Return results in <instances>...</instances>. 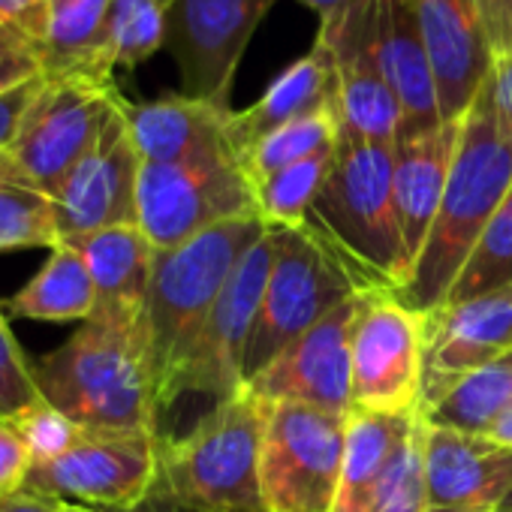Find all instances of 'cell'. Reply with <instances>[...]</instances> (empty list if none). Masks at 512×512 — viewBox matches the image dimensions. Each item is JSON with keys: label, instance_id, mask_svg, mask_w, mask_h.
Wrapping results in <instances>:
<instances>
[{"label": "cell", "instance_id": "1", "mask_svg": "<svg viewBox=\"0 0 512 512\" xmlns=\"http://www.w3.org/2000/svg\"><path fill=\"white\" fill-rule=\"evenodd\" d=\"M40 395L88 431L160 434V401L139 314L94 311L34 365Z\"/></svg>", "mask_w": 512, "mask_h": 512}, {"label": "cell", "instance_id": "2", "mask_svg": "<svg viewBox=\"0 0 512 512\" xmlns=\"http://www.w3.org/2000/svg\"><path fill=\"white\" fill-rule=\"evenodd\" d=\"M509 190L512 148L497 130L491 100L482 85V91L461 118L446 190L425 247L404 287L392 290L401 305L425 317L446 302L473 244L479 241L482 229L488 226Z\"/></svg>", "mask_w": 512, "mask_h": 512}, {"label": "cell", "instance_id": "3", "mask_svg": "<svg viewBox=\"0 0 512 512\" xmlns=\"http://www.w3.org/2000/svg\"><path fill=\"white\" fill-rule=\"evenodd\" d=\"M266 229L269 223L260 214H250L223 220L172 250H157L142 320L160 416L166 413L172 383L214 302L229 284L241 256L266 235Z\"/></svg>", "mask_w": 512, "mask_h": 512}, {"label": "cell", "instance_id": "4", "mask_svg": "<svg viewBox=\"0 0 512 512\" xmlns=\"http://www.w3.org/2000/svg\"><path fill=\"white\" fill-rule=\"evenodd\" d=\"M392 178L395 145L341 136L329 178L308 214L359 290H398L407 281Z\"/></svg>", "mask_w": 512, "mask_h": 512}, {"label": "cell", "instance_id": "5", "mask_svg": "<svg viewBox=\"0 0 512 512\" xmlns=\"http://www.w3.org/2000/svg\"><path fill=\"white\" fill-rule=\"evenodd\" d=\"M260 446L263 401L241 389L184 434H160V482L199 512H266Z\"/></svg>", "mask_w": 512, "mask_h": 512}, {"label": "cell", "instance_id": "6", "mask_svg": "<svg viewBox=\"0 0 512 512\" xmlns=\"http://www.w3.org/2000/svg\"><path fill=\"white\" fill-rule=\"evenodd\" d=\"M275 229V266L269 272L266 293L241 356L244 383L266 371L311 326H317L326 314H332L338 305L359 293L341 256L311 223Z\"/></svg>", "mask_w": 512, "mask_h": 512}, {"label": "cell", "instance_id": "7", "mask_svg": "<svg viewBox=\"0 0 512 512\" xmlns=\"http://www.w3.org/2000/svg\"><path fill=\"white\" fill-rule=\"evenodd\" d=\"M347 416L296 401H263L260 494L266 512H332Z\"/></svg>", "mask_w": 512, "mask_h": 512}, {"label": "cell", "instance_id": "8", "mask_svg": "<svg viewBox=\"0 0 512 512\" xmlns=\"http://www.w3.org/2000/svg\"><path fill=\"white\" fill-rule=\"evenodd\" d=\"M250 214L260 211L238 160L142 163L136 223L157 250H172L223 220Z\"/></svg>", "mask_w": 512, "mask_h": 512}, {"label": "cell", "instance_id": "9", "mask_svg": "<svg viewBox=\"0 0 512 512\" xmlns=\"http://www.w3.org/2000/svg\"><path fill=\"white\" fill-rule=\"evenodd\" d=\"M124 106L115 82L46 79L10 148L16 169L52 199Z\"/></svg>", "mask_w": 512, "mask_h": 512}, {"label": "cell", "instance_id": "10", "mask_svg": "<svg viewBox=\"0 0 512 512\" xmlns=\"http://www.w3.org/2000/svg\"><path fill=\"white\" fill-rule=\"evenodd\" d=\"M278 253V229L269 226L266 235L256 241L235 266L229 284L214 302L205 326L199 329L166 401V410L184 395L208 398L211 407L238 395L244 389L241 380V356L250 338L256 311H260L269 272Z\"/></svg>", "mask_w": 512, "mask_h": 512}, {"label": "cell", "instance_id": "11", "mask_svg": "<svg viewBox=\"0 0 512 512\" xmlns=\"http://www.w3.org/2000/svg\"><path fill=\"white\" fill-rule=\"evenodd\" d=\"M425 317L392 290H359L353 323V410L404 416L419 410Z\"/></svg>", "mask_w": 512, "mask_h": 512}, {"label": "cell", "instance_id": "12", "mask_svg": "<svg viewBox=\"0 0 512 512\" xmlns=\"http://www.w3.org/2000/svg\"><path fill=\"white\" fill-rule=\"evenodd\" d=\"M278 0H166V52L181 94L229 106L238 64Z\"/></svg>", "mask_w": 512, "mask_h": 512}, {"label": "cell", "instance_id": "13", "mask_svg": "<svg viewBox=\"0 0 512 512\" xmlns=\"http://www.w3.org/2000/svg\"><path fill=\"white\" fill-rule=\"evenodd\" d=\"M317 43L332 58V106L341 136L395 145L401 133V106L377 58V0H350L344 10L323 19Z\"/></svg>", "mask_w": 512, "mask_h": 512}, {"label": "cell", "instance_id": "14", "mask_svg": "<svg viewBox=\"0 0 512 512\" xmlns=\"http://www.w3.org/2000/svg\"><path fill=\"white\" fill-rule=\"evenodd\" d=\"M157 479L160 434L88 431L76 449L34 467L25 485L61 500L76 497L85 506L130 509L151 494Z\"/></svg>", "mask_w": 512, "mask_h": 512}, {"label": "cell", "instance_id": "15", "mask_svg": "<svg viewBox=\"0 0 512 512\" xmlns=\"http://www.w3.org/2000/svg\"><path fill=\"white\" fill-rule=\"evenodd\" d=\"M359 293L311 326L266 371L244 383L256 401H296L341 416L353 413V323Z\"/></svg>", "mask_w": 512, "mask_h": 512}, {"label": "cell", "instance_id": "16", "mask_svg": "<svg viewBox=\"0 0 512 512\" xmlns=\"http://www.w3.org/2000/svg\"><path fill=\"white\" fill-rule=\"evenodd\" d=\"M509 350L512 290L425 314L422 392L416 413H428L461 377L500 362Z\"/></svg>", "mask_w": 512, "mask_h": 512}, {"label": "cell", "instance_id": "17", "mask_svg": "<svg viewBox=\"0 0 512 512\" xmlns=\"http://www.w3.org/2000/svg\"><path fill=\"white\" fill-rule=\"evenodd\" d=\"M127 103V100H124ZM142 157L124 121V106L109 121L88 157L70 172L55 193L61 241L136 223V190H139Z\"/></svg>", "mask_w": 512, "mask_h": 512}, {"label": "cell", "instance_id": "18", "mask_svg": "<svg viewBox=\"0 0 512 512\" xmlns=\"http://www.w3.org/2000/svg\"><path fill=\"white\" fill-rule=\"evenodd\" d=\"M512 494V452L425 422L428 512H500Z\"/></svg>", "mask_w": 512, "mask_h": 512}, {"label": "cell", "instance_id": "19", "mask_svg": "<svg viewBox=\"0 0 512 512\" xmlns=\"http://www.w3.org/2000/svg\"><path fill=\"white\" fill-rule=\"evenodd\" d=\"M413 10L437 82L440 121H461L494 67L479 13L473 0H413Z\"/></svg>", "mask_w": 512, "mask_h": 512}, {"label": "cell", "instance_id": "20", "mask_svg": "<svg viewBox=\"0 0 512 512\" xmlns=\"http://www.w3.org/2000/svg\"><path fill=\"white\" fill-rule=\"evenodd\" d=\"M232 109L169 94L148 103H124V121L142 163L238 160L232 145Z\"/></svg>", "mask_w": 512, "mask_h": 512}, {"label": "cell", "instance_id": "21", "mask_svg": "<svg viewBox=\"0 0 512 512\" xmlns=\"http://www.w3.org/2000/svg\"><path fill=\"white\" fill-rule=\"evenodd\" d=\"M461 121L440 124L428 133L404 136L395 142V211H398V226H401V241H404V263H407V278L419 260L425 247V238L431 232V223L437 217L449 166L455 157Z\"/></svg>", "mask_w": 512, "mask_h": 512}, {"label": "cell", "instance_id": "22", "mask_svg": "<svg viewBox=\"0 0 512 512\" xmlns=\"http://www.w3.org/2000/svg\"><path fill=\"white\" fill-rule=\"evenodd\" d=\"M377 58L401 106L398 139L440 127L437 82L413 0H377Z\"/></svg>", "mask_w": 512, "mask_h": 512}, {"label": "cell", "instance_id": "23", "mask_svg": "<svg viewBox=\"0 0 512 512\" xmlns=\"http://www.w3.org/2000/svg\"><path fill=\"white\" fill-rule=\"evenodd\" d=\"M335 94V70L329 52L314 40V46L296 58L287 70H281L253 106L232 115V145L238 163L247 148H253L266 133L305 118L323 106H332Z\"/></svg>", "mask_w": 512, "mask_h": 512}, {"label": "cell", "instance_id": "24", "mask_svg": "<svg viewBox=\"0 0 512 512\" xmlns=\"http://www.w3.org/2000/svg\"><path fill=\"white\" fill-rule=\"evenodd\" d=\"M61 244H73L91 269L97 284L100 311L145 314V296L157 260V247L139 229V223L106 226Z\"/></svg>", "mask_w": 512, "mask_h": 512}, {"label": "cell", "instance_id": "25", "mask_svg": "<svg viewBox=\"0 0 512 512\" xmlns=\"http://www.w3.org/2000/svg\"><path fill=\"white\" fill-rule=\"evenodd\" d=\"M413 422H416V413L386 416V413L353 410L347 416L344 461H341V479H338L332 512H368L371 509Z\"/></svg>", "mask_w": 512, "mask_h": 512}, {"label": "cell", "instance_id": "26", "mask_svg": "<svg viewBox=\"0 0 512 512\" xmlns=\"http://www.w3.org/2000/svg\"><path fill=\"white\" fill-rule=\"evenodd\" d=\"M112 0H55L43 43L46 79L115 82V61L106 43Z\"/></svg>", "mask_w": 512, "mask_h": 512}, {"label": "cell", "instance_id": "27", "mask_svg": "<svg viewBox=\"0 0 512 512\" xmlns=\"http://www.w3.org/2000/svg\"><path fill=\"white\" fill-rule=\"evenodd\" d=\"M97 305V284L85 256L73 244H58L46 266L16 296L0 302L4 314L40 323H85L94 317Z\"/></svg>", "mask_w": 512, "mask_h": 512}, {"label": "cell", "instance_id": "28", "mask_svg": "<svg viewBox=\"0 0 512 512\" xmlns=\"http://www.w3.org/2000/svg\"><path fill=\"white\" fill-rule=\"evenodd\" d=\"M58 244L55 199L19 172L10 154L0 157V253Z\"/></svg>", "mask_w": 512, "mask_h": 512}, {"label": "cell", "instance_id": "29", "mask_svg": "<svg viewBox=\"0 0 512 512\" xmlns=\"http://www.w3.org/2000/svg\"><path fill=\"white\" fill-rule=\"evenodd\" d=\"M509 407H512V365L500 359L461 377L428 413L419 416L440 428L485 437V431Z\"/></svg>", "mask_w": 512, "mask_h": 512}, {"label": "cell", "instance_id": "30", "mask_svg": "<svg viewBox=\"0 0 512 512\" xmlns=\"http://www.w3.org/2000/svg\"><path fill=\"white\" fill-rule=\"evenodd\" d=\"M341 139V124L335 115V106H323L305 118H296L272 133H266L253 148L244 151L241 169L250 181L266 178L278 169H287L293 163H302L308 157H317L323 151H332Z\"/></svg>", "mask_w": 512, "mask_h": 512}, {"label": "cell", "instance_id": "31", "mask_svg": "<svg viewBox=\"0 0 512 512\" xmlns=\"http://www.w3.org/2000/svg\"><path fill=\"white\" fill-rule=\"evenodd\" d=\"M503 290H512V190L482 229L443 305L473 302Z\"/></svg>", "mask_w": 512, "mask_h": 512}, {"label": "cell", "instance_id": "32", "mask_svg": "<svg viewBox=\"0 0 512 512\" xmlns=\"http://www.w3.org/2000/svg\"><path fill=\"white\" fill-rule=\"evenodd\" d=\"M332 160H335V148L323 151L317 157H308L302 163H293L287 169H278L266 178L250 181L260 217L269 226H281V229L305 226L308 214L329 178Z\"/></svg>", "mask_w": 512, "mask_h": 512}, {"label": "cell", "instance_id": "33", "mask_svg": "<svg viewBox=\"0 0 512 512\" xmlns=\"http://www.w3.org/2000/svg\"><path fill=\"white\" fill-rule=\"evenodd\" d=\"M106 43L115 67L124 70L166 49V0H112Z\"/></svg>", "mask_w": 512, "mask_h": 512}, {"label": "cell", "instance_id": "34", "mask_svg": "<svg viewBox=\"0 0 512 512\" xmlns=\"http://www.w3.org/2000/svg\"><path fill=\"white\" fill-rule=\"evenodd\" d=\"M368 512H428L425 503V419L416 422L398 449Z\"/></svg>", "mask_w": 512, "mask_h": 512}, {"label": "cell", "instance_id": "35", "mask_svg": "<svg viewBox=\"0 0 512 512\" xmlns=\"http://www.w3.org/2000/svg\"><path fill=\"white\" fill-rule=\"evenodd\" d=\"M7 419L25 437V443L31 449V458H34V467L67 455L70 449H76L88 437V428L73 422L67 413H61L46 398H37L34 404L22 407L19 413H13Z\"/></svg>", "mask_w": 512, "mask_h": 512}, {"label": "cell", "instance_id": "36", "mask_svg": "<svg viewBox=\"0 0 512 512\" xmlns=\"http://www.w3.org/2000/svg\"><path fill=\"white\" fill-rule=\"evenodd\" d=\"M37 398L43 395L37 389L34 365L16 341L10 320L0 323V416H13Z\"/></svg>", "mask_w": 512, "mask_h": 512}, {"label": "cell", "instance_id": "37", "mask_svg": "<svg viewBox=\"0 0 512 512\" xmlns=\"http://www.w3.org/2000/svg\"><path fill=\"white\" fill-rule=\"evenodd\" d=\"M37 76H43V52L16 31L0 28V94Z\"/></svg>", "mask_w": 512, "mask_h": 512}, {"label": "cell", "instance_id": "38", "mask_svg": "<svg viewBox=\"0 0 512 512\" xmlns=\"http://www.w3.org/2000/svg\"><path fill=\"white\" fill-rule=\"evenodd\" d=\"M34 470L31 449L25 437L16 431V425L0 416V497L16 494Z\"/></svg>", "mask_w": 512, "mask_h": 512}, {"label": "cell", "instance_id": "39", "mask_svg": "<svg viewBox=\"0 0 512 512\" xmlns=\"http://www.w3.org/2000/svg\"><path fill=\"white\" fill-rule=\"evenodd\" d=\"M55 0H0V28L31 40L40 52L49 34Z\"/></svg>", "mask_w": 512, "mask_h": 512}, {"label": "cell", "instance_id": "40", "mask_svg": "<svg viewBox=\"0 0 512 512\" xmlns=\"http://www.w3.org/2000/svg\"><path fill=\"white\" fill-rule=\"evenodd\" d=\"M40 88H43V76L28 79V82L0 94V157L10 154V148H13L22 124H25V118L31 112V103L37 100Z\"/></svg>", "mask_w": 512, "mask_h": 512}, {"label": "cell", "instance_id": "41", "mask_svg": "<svg viewBox=\"0 0 512 512\" xmlns=\"http://www.w3.org/2000/svg\"><path fill=\"white\" fill-rule=\"evenodd\" d=\"M494 61L512 55V0H473Z\"/></svg>", "mask_w": 512, "mask_h": 512}, {"label": "cell", "instance_id": "42", "mask_svg": "<svg viewBox=\"0 0 512 512\" xmlns=\"http://www.w3.org/2000/svg\"><path fill=\"white\" fill-rule=\"evenodd\" d=\"M485 91H488V100H491L497 130L506 139V145L512 148V55L494 61V67H491V73L485 79Z\"/></svg>", "mask_w": 512, "mask_h": 512}, {"label": "cell", "instance_id": "43", "mask_svg": "<svg viewBox=\"0 0 512 512\" xmlns=\"http://www.w3.org/2000/svg\"><path fill=\"white\" fill-rule=\"evenodd\" d=\"M64 500L31 485H22L16 494L0 497V512H61Z\"/></svg>", "mask_w": 512, "mask_h": 512}, {"label": "cell", "instance_id": "44", "mask_svg": "<svg viewBox=\"0 0 512 512\" xmlns=\"http://www.w3.org/2000/svg\"><path fill=\"white\" fill-rule=\"evenodd\" d=\"M109 512H199L196 506H190L187 500H181L178 494H172L160 479L157 485L151 488V494L145 500H139L136 506L130 509H109Z\"/></svg>", "mask_w": 512, "mask_h": 512}, {"label": "cell", "instance_id": "45", "mask_svg": "<svg viewBox=\"0 0 512 512\" xmlns=\"http://www.w3.org/2000/svg\"><path fill=\"white\" fill-rule=\"evenodd\" d=\"M485 440H491L494 446H500V449H509L512 452V407L485 431Z\"/></svg>", "mask_w": 512, "mask_h": 512}, {"label": "cell", "instance_id": "46", "mask_svg": "<svg viewBox=\"0 0 512 512\" xmlns=\"http://www.w3.org/2000/svg\"><path fill=\"white\" fill-rule=\"evenodd\" d=\"M302 7H308L311 13H317L320 16V22L323 19H329V16H335L338 10H344L350 0H299Z\"/></svg>", "mask_w": 512, "mask_h": 512}, {"label": "cell", "instance_id": "47", "mask_svg": "<svg viewBox=\"0 0 512 512\" xmlns=\"http://www.w3.org/2000/svg\"><path fill=\"white\" fill-rule=\"evenodd\" d=\"M61 512H97V509H91V506H85V503H70V500H64Z\"/></svg>", "mask_w": 512, "mask_h": 512}, {"label": "cell", "instance_id": "48", "mask_svg": "<svg viewBox=\"0 0 512 512\" xmlns=\"http://www.w3.org/2000/svg\"><path fill=\"white\" fill-rule=\"evenodd\" d=\"M500 512H512V494L506 497V503H503V509H500Z\"/></svg>", "mask_w": 512, "mask_h": 512}, {"label": "cell", "instance_id": "49", "mask_svg": "<svg viewBox=\"0 0 512 512\" xmlns=\"http://www.w3.org/2000/svg\"><path fill=\"white\" fill-rule=\"evenodd\" d=\"M503 362H506V365H512V350H509V353L503 356Z\"/></svg>", "mask_w": 512, "mask_h": 512}, {"label": "cell", "instance_id": "50", "mask_svg": "<svg viewBox=\"0 0 512 512\" xmlns=\"http://www.w3.org/2000/svg\"><path fill=\"white\" fill-rule=\"evenodd\" d=\"M0 323H7V314H4V308H0Z\"/></svg>", "mask_w": 512, "mask_h": 512}]
</instances>
